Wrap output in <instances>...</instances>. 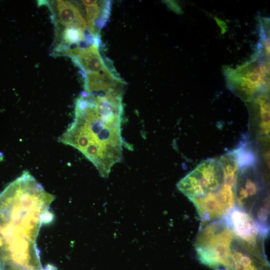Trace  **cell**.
<instances>
[{
  "instance_id": "1",
  "label": "cell",
  "mask_w": 270,
  "mask_h": 270,
  "mask_svg": "<svg viewBox=\"0 0 270 270\" xmlns=\"http://www.w3.org/2000/svg\"><path fill=\"white\" fill-rule=\"evenodd\" d=\"M54 199L27 171L0 194V265L44 270L36 241Z\"/></svg>"
},
{
  "instance_id": "2",
  "label": "cell",
  "mask_w": 270,
  "mask_h": 270,
  "mask_svg": "<svg viewBox=\"0 0 270 270\" xmlns=\"http://www.w3.org/2000/svg\"><path fill=\"white\" fill-rule=\"evenodd\" d=\"M122 92H83L59 142L81 152L104 178L122 158Z\"/></svg>"
},
{
  "instance_id": "3",
  "label": "cell",
  "mask_w": 270,
  "mask_h": 270,
  "mask_svg": "<svg viewBox=\"0 0 270 270\" xmlns=\"http://www.w3.org/2000/svg\"><path fill=\"white\" fill-rule=\"evenodd\" d=\"M238 168L231 157L208 159L182 178L176 186L190 201L204 198L218 192L228 184H236Z\"/></svg>"
},
{
  "instance_id": "4",
  "label": "cell",
  "mask_w": 270,
  "mask_h": 270,
  "mask_svg": "<svg viewBox=\"0 0 270 270\" xmlns=\"http://www.w3.org/2000/svg\"><path fill=\"white\" fill-rule=\"evenodd\" d=\"M257 159L240 166L235 184L236 206L249 214L269 232V196Z\"/></svg>"
},
{
  "instance_id": "5",
  "label": "cell",
  "mask_w": 270,
  "mask_h": 270,
  "mask_svg": "<svg viewBox=\"0 0 270 270\" xmlns=\"http://www.w3.org/2000/svg\"><path fill=\"white\" fill-rule=\"evenodd\" d=\"M236 239L234 232L223 219L200 224L194 244L198 260L214 270H231Z\"/></svg>"
},
{
  "instance_id": "6",
  "label": "cell",
  "mask_w": 270,
  "mask_h": 270,
  "mask_svg": "<svg viewBox=\"0 0 270 270\" xmlns=\"http://www.w3.org/2000/svg\"><path fill=\"white\" fill-rule=\"evenodd\" d=\"M224 74L228 88L245 102L268 92L270 58L257 50L250 60L235 69L227 68Z\"/></svg>"
},
{
  "instance_id": "7",
  "label": "cell",
  "mask_w": 270,
  "mask_h": 270,
  "mask_svg": "<svg viewBox=\"0 0 270 270\" xmlns=\"http://www.w3.org/2000/svg\"><path fill=\"white\" fill-rule=\"evenodd\" d=\"M97 38L85 48L76 46L66 50L63 54L72 58L85 74L84 90L95 92L106 90L119 84L122 80L107 66L98 50Z\"/></svg>"
},
{
  "instance_id": "8",
  "label": "cell",
  "mask_w": 270,
  "mask_h": 270,
  "mask_svg": "<svg viewBox=\"0 0 270 270\" xmlns=\"http://www.w3.org/2000/svg\"><path fill=\"white\" fill-rule=\"evenodd\" d=\"M223 220L243 246L254 254L267 259L264 241L268 233L263 230L249 214L234 206Z\"/></svg>"
},
{
  "instance_id": "9",
  "label": "cell",
  "mask_w": 270,
  "mask_h": 270,
  "mask_svg": "<svg viewBox=\"0 0 270 270\" xmlns=\"http://www.w3.org/2000/svg\"><path fill=\"white\" fill-rule=\"evenodd\" d=\"M235 184H228L218 192L192 200L201 220V224L222 220L236 206Z\"/></svg>"
},
{
  "instance_id": "10",
  "label": "cell",
  "mask_w": 270,
  "mask_h": 270,
  "mask_svg": "<svg viewBox=\"0 0 270 270\" xmlns=\"http://www.w3.org/2000/svg\"><path fill=\"white\" fill-rule=\"evenodd\" d=\"M231 270H264L268 268L267 259L260 258L247 250L238 239L234 242Z\"/></svg>"
},
{
  "instance_id": "11",
  "label": "cell",
  "mask_w": 270,
  "mask_h": 270,
  "mask_svg": "<svg viewBox=\"0 0 270 270\" xmlns=\"http://www.w3.org/2000/svg\"><path fill=\"white\" fill-rule=\"evenodd\" d=\"M56 18L66 28H75L84 31L87 23L78 6L68 0L55 1Z\"/></svg>"
},
{
  "instance_id": "12",
  "label": "cell",
  "mask_w": 270,
  "mask_h": 270,
  "mask_svg": "<svg viewBox=\"0 0 270 270\" xmlns=\"http://www.w3.org/2000/svg\"><path fill=\"white\" fill-rule=\"evenodd\" d=\"M249 103L258 122L260 135L268 137L270 132V101L268 92L258 94Z\"/></svg>"
},
{
  "instance_id": "13",
  "label": "cell",
  "mask_w": 270,
  "mask_h": 270,
  "mask_svg": "<svg viewBox=\"0 0 270 270\" xmlns=\"http://www.w3.org/2000/svg\"><path fill=\"white\" fill-rule=\"evenodd\" d=\"M98 0H82L85 6L88 28L92 37L98 36L96 29V24L99 18L105 23L110 11V2Z\"/></svg>"
},
{
  "instance_id": "14",
  "label": "cell",
  "mask_w": 270,
  "mask_h": 270,
  "mask_svg": "<svg viewBox=\"0 0 270 270\" xmlns=\"http://www.w3.org/2000/svg\"><path fill=\"white\" fill-rule=\"evenodd\" d=\"M64 43L70 45L78 44L85 39L83 30L75 28H66L62 34Z\"/></svg>"
},
{
  "instance_id": "15",
  "label": "cell",
  "mask_w": 270,
  "mask_h": 270,
  "mask_svg": "<svg viewBox=\"0 0 270 270\" xmlns=\"http://www.w3.org/2000/svg\"><path fill=\"white\" fill-rule=\"evenodd\" d=\"M56 268L52 264H48L44 268V270H56ZM0 270H26L22 268L8 266L0 265Z\"/></svg>"
}]
</instances>
